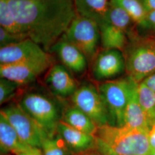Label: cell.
Here are the masks:
<instances>
[{"instance_id": "10", "label": "cell", "mask_w": 155, "mask_h": 155, "mask_svg": "<svg viewBox=\"0 0 155 155\" xmlns=\"http://www.w3.org/2000/svg\"><path fill=\"white\" fill-rule=\"evenodd\" d=\"M92 64V74L98 81L114 79L126 71L125 58L119 50H102L95 56Z\"/></svg>"}, {"instance_id": "5", "label": "cell", "mask_w": 155, "mask_h": 155, "mask_svg": "<svg viewBox=\"0 0 155 155\" xmlns=\"http://www.w3.org/2000/svg\"><path fill=\"white\" fill-rule=\"evenodd\" d=\"M61 38L77 47L92 63L98 54L100 41L99 25L94 20L77 15Z\"/></svg>"}, {"instance_id": "12", "label": "cell", "mask_w": 155, "mask_h": 155, "mask_svg": "<svg viewBox=\"0 0 155 155\" xmlns=\"http://www.w3.org/2000/svg\"><path fill=\"white\" fill-rule=\"evenodd\" d=\"M56 133L61 137L72 155H77L97 150L95 135L84 133L60 121Z\"/></svg>"}, {"instance_id": "18", "label": "cell", "mask_w": 155, "mask_h": 155, "mask_svg": "<svg viewBox=\"0 0 155 155\" xmlns=\"http://www.w3.org/2000/svg\"><path fill=\"white\" fill-rule=\"evenodd\" d=\"M99 27L102 50H117L123 52L129 42L125 32L107 21L101 23Z\"/></svg>"}, {"instance_id": "25", "label": "cell", "mask_w": 155, "mask_h": 155, "mask_svg": "<svg viewBox=\"0 0 155 155\" xmlns=\"http://www.w3.org/2000/svg\"><path fill=\"white\" fill-rule=\"evenodd\" d=\"M21 87L15 83L4 78L0 79V104L2 105L11 100L17 93L18 89Z\"/></svg>"}, {"instance_id": "21", "label": "cell", "mask_w": 155, "mask_h": 155, "mask_svg": "<svg viewBox=\"0 0 155 155\" xmlns=\"http://www.w3.org/2000/svg\"><path fill=\"white\" fill-rule=\"evenodd\" d=\"M111 1L127 12L140 28L145 29L148 12L141 0H111Z\"/></svg>"}, {"instance_id": "9", "label": "cell", "mask_w": 155, "mask_h": 155, "mask_svg": "<svg viewBox=\"0 0 155 155\" xmlns=\"http://www.w3.org/2000/svg\"><path fill=\"white\" fill-rule=\"evenodd\" d=\"M43 61H52V58L29 38L0 48V64Z\"/></svg>"}, {"instance_id": "3", "label": "cell", "mask_w": 155, "mask_h": 155, "mask_svg": "<svg viewBox=\"0 0 155 155\" xmlns=\"http://www.w3.org/2000/svg\"><path fill=\"white\" fill-rule=\"evenodd\" d=\"M128 77L141 83L155 72V38L139 34L129 39L123 52Z\"/></svg>"}, {"instance_id": "34", "label": "cell", "mask_w": 155, "mask_h": 155, "mask_svg": "<svg viewBox=\"0 0 155 155\" xmlns=\"http://www.w3.org/2000/svg\"><path fill=\"white\" fill-rule=\"evenodd\" d=\"M151 119H152V122H155V107L153 110V112H152V114Z\"/></svg>"}, {"instance_id": "7", "label": "cell", "mask_w": 155, "mask_h": 155, "mask_svg": "<svg viewBox=\"0 0 155 155\" xmlns=\"http://www.w3.org/2000/svg\"><path fill=\"white\" fill-rule=\"evenodd\" d=\"M1 113L14 128L22 141L29 146L41 148L48 135L18 104H11L2 108Z\"/></svg>"}, {"instance_id": "2", "label": "cell", "mask_w": 155, "mask_h": 155, "mask_svg": "<svg viewBox=\"0 0 155 155\" xmlns=\"http://www.w3.org/2000/svg\"><path fill=\"white\" fill-rule=\"evenodd\" d=\"M119 155H146L150 152L148 131L106 125L98 127L95 135Z\"/></svg>"}, {"instance_id": "31", "label": "cell", "mask_w": 155, "mask_h": 155, "mask_svg": "<svg viewBox=\"0 0 155 155\" xmlns=\"http://www.w3.org/2000/svg\"><path fill=\"white\" fill-rule=\"evenodd\" d=\"M15 155H42L41 150L38 148H33L32 150L21 152H18Z\"/></svg>"}, {"instance_id": "14", "label": "cell", "mask_w": 155, "mask_h": 155, "mask_svg": "<svg viewBox=\"0 0 155 155\" xmlns=\"http://www.w3.org/2000/svg\"><path fill=\"white\" fill-rule=\"evenodd\" d=\"M50 51L57 54L63 65L70 71L82 74L86 70L88 61L83 53L71 43L61 38Z\"/></svg>"}, {"instance_id": "30", "label": "cell", "mask_w": 155, "mask_h": 155, "mask_svg": "<svg viewBox=\"0 0 155 155\" xmlns=\"http://www.w3.org/2000/svg\"><path fill=\"white\" fill-rule=\"evenodd\" d=\"M147 12L155 11V0H141Z\"/></svg>"}, {"instance_id": "15", "label": "cell", "mask_w": 155, "mask_h": 155, "mask_svg": "<svg viewBox=\"0 0 155 155\" xmlns=\"http://www.w3.org/2000/svg\"><path fill=\"white\" fill-rule=\"evenodd\" d=\"M136 83L131 90L124 114V125L127 127L148 131L151 124L149 117L139 103Z\"/></svg>"}, {"instance_id": "38", "label": "cell", "mask_w": 155, "mask_h": 155, "mask_svg": "<svg viewBox=\"0 0 155 155\" xmlns=\"http://www.w3.org/2000/svg\"></svg>"}, {"instance_id": "11", "label": "cell", "mask_w": 155, "mask_h": 155, "mask_svg": "<svg viewBox=\"0 0 155 155\" xmlns=\"http://www.w3.org/2000/svg\"><path fill=\"white\" fill-rule=\"evenodd\" d=\"M52 61L0 64V76L21 86L35 81L39 75L52 66Z\"/></svg>"}, {"instance_id": "4", "label": "cell", "mask_w": 155, "mask_h": 155, "mask_svg": "<svg viewBox=\"0 0 155 155\" xmlns=\"http://www.w3.org/2000/svg\"><path fill=\"white\" fill-rule=\"evenodd\" d=\"M136 82L127 76L103 82L98 90L105 105L109 125L121 127L124 125V114L131 90Z\"/></svg>"}, {"instance_id": "6", "label": "cell", "mask_w": 155, "mask_h": 155, "mask_svg": "<svg viewBox=\"0 0 155 155\" xmlns=\"http://www.w3.org/2000/svg\"><path fill=\"white\" fill-rule=\"evenodd\" d=\"M18 104L49 137L56 134L58 124L61 120L58 108L52 100L39 93L29 92L24 94Z\"/></svg>"}, {"instance_id": "37", "label": "cell", "mask_w": 155, "mask_h": 155, "mask_svg": "<svg viewBox=\"0 0 155 155\" xmlns=\"http://www.w3.org/2000/svg\"><path fill=\"white\" fill-rule=\"evenodd\" d=\"M3 155H6V154H3Z\"/></svg>"}, {"instance_id": "32", "label": "cell", "mask_w": 155, "mask_h": 155, "mask_svg": "<svg viewBox=\"0 0 155 155\" xmlns=\"http://www.w3.org/2000/svg\"><path fill=\"white\" fill-rule=\"evenodd\" d=\"M141 82L146 84L151 89H153L155 91V72L151 75L149 77L146 78Z\"/></svg>"}, {"instance_id": "16", "label": "cell", "mask_w": 155, "mask_h": 155, "mask_svg": "<svg viewBox=\"0 0 155 155\" xmlns=\"http://www.w3.org/2000/svg\"><path fill=\"white\" fill-rule=\"evenodd\" d=\"M0 147L1 154L27 151L33 148L24 143L5 116L0 113Z\"/></svg>"}, {"instance_id": "36", "label": "cell", "mask_w": 155, "mask_h": 155, "mask_svg": "<svg viewBox=\"0 0 155 155\" xmlns=\"http://www.w3.org/2000/svg\"><path fill=\"white\" fill-rule=\"evenodd\" d=\"M151 29H153V31H155V25H154L152 28H151Z\"/></svg>"}, {"instance_id": "17", "label": "cell", "mask_w": 155, "mask_h": 155, "mask_svg": "<svg viewBox=\"0 0 155 155\" xmlns=\"http://www.w3.org/2000/svg\"><path fill=\"white\" fill-rule=\"evenodd\" d=\"M77 14L91 19L98 25L107 21L111 0H74Z\"/></svg>"}, {"instance_id": "35", "label": "cell", "mask_w": 155, "mask_h": 155, "mask_svg": "<svg viewBox=\"0 0 155 155\" xmlns=\"http://www.w3.org/2000/svg\"><path fill=\"white\" fill-rule=\"evenodd\" d=\"M155 155V153H151V152H150L149 153H148L147 155Z\"/></svg>"}, {"instance_id": "22", "label": "cell", "mask_w": 155, "mask_h": 155, "mask_svg": "<svg viewBox=\"0 0 155 155\" xmlns=\"http://www.w3.org/2000/svg\"><path fill=\"white\" fill-rule=\"evenodd\" d=\"M0 24L1 27L10 33L29 38L22 26L13 16L6 0H0Z\"/></svg>"}, {"instance_id": "29", "label": "cell", "mask_w": 155, "mask_h": 155, "mask_svg": "<svg viewBox=\"0 0 155 155\" xmlns=\"http://www.w3.org/2000/svg\"><path fill=\"white\" fill-rule=\"evenodd\" d=\"M154 25H155V11L148 12L146 17L145 29H150Z\"/></svg>"}, {"instance_id": "33", "label": "cell", "mask_w": 155, "mask_h": 155, "mask_svg": "<svg viewBox=\"0 0 155 155\" xmlns=\"http://www.w3.org/2000/svg\"><path fill=\"white\" fill-rule=\"evenodd\" d=\"M103 155L101 154L97 150H93V151H90L88 152L83 153H81V154H77V155Z\"/></svg>"}, {"instance_id": "20", "label": "cell", "mask_w": 155, "mask_h": 155, "mask_svg": "<svg viewBox=\"0 0 155 155\" xmlns=\"http://www.w3.org/2000/svg\"><path fill=\"white\" fill-rule=\"evenodd\" d=\"M107 21L125 32L129 39L139 34L136 31L137 25L127 12L111 1L107 16Z\"/></svg>"}, {"instance_id": "24", "label": "cell", "mask_w": 155, "mask_h": 155, "mask_svg": "<svg viewBox=\"0 0 155 155\" xmlns=\"http://www.w3.org/2000/svg\"><path fill=\"white\" fill-rule=\"evenodd\" d=\"M137 91L139 103L153 123L151 117L155 107V91L143 82L138 83Z\"/></svg>"}, {"instance_id": "28", "label": "cell", "mask_w": 155, "mask_h": 155, "mask_svg": "<svg viewBox=\"0 0 155 155\" xmlns=\"http://www.w3.org/2000/svg\"><path fill=\"white\" fill-rule=\"evenodd\" d=\"M97 146L96 150L100 152L101 154L103 155H119L114 153L113 151L109 150L105 145L97 137Z\"/></svg>"}, {"instance_id": "19", "label": "cell", "mask_w": 155, "mask_h": 155, "mask_svg": "<svg viewBox=\"0 0 155 155\" xmlns=\"http://www.w3.org/2000/svg\"><path fill=\"white\" fill-rule=\"evenodd\" d=\"M61 121L71 127L91 135H95L98 127L87 115L73 105L63 111Z\"/></svg>"}, {"instance_id": "8", "label": "cell", "mask_w": 155, "mask_h": 155, "mask_svg": "<svg viewBox=\"0 0 155 155\" xmlns=\"http://www.w3.org/2000/svg\"><path fill=\"white\" fill-rule=\"evenodd\" d=\"M71 97L72 105L87 115L98 127L109 125L105 105L98 89L93 84L83 83Z\"/></svg>"}, {"instance_id": "27", "label": "cell", "mask_w": 155, "mask_h": 155, "mask_svg": "<svg viewBox=\"0 0 155 155\" xmlns=\"http://www.w3.org/2000/svg\"><path fill=\"white\" fill-rule=\"evenodd\" d=\"M148 140L150 152L155 153V122H153L148 131Z\"/></svg>"}, {"instance_id": "26", "label": "cell", "mask_w": 155, "mask_h": 155, "mask_svg": "<svg viewBox=\"0 0 155 155\" xmlns=\"http://www.w3.org/2000/svg\"><path fill=\"white\" fill-rule=\"evenodd\" d=\"M25 38L22 36H18L10 33L6 31L4 28H0V47H4L8 45L18 43L24 39Z\"/></svg>"}, {"instance_id": "23", "label": "cell", "mask_w": 155, "mask_h": 155, "mask_svg": "<svg viewBox=\"0 0 155 155\" xmlns=\"http://www.w3.org/2000/svg\"><path fill=\"white\" fill-rule=\"evenodd\" d=\"M41 150L42 155H71L61 136L56 133L43 141Z\"/></svg>"}, {"instance_id": "13", "label": "cell", "mask_w": 155, "mask_h": 155, "mask_svg": "<svg viewBox=\"0 0 155 155\" xmlns=\"http://www.w3.org/2000/svg\"><path fill=\"white\" fill-rule=\"evenodd\" d=\"M45 83L53 94L61 98L71 97L78 88L70 70L62 64L50 67L45 77Z\"/></svg>"}, {"instance_id": "1", "label": "cell", "mask_w": 155, "mask_h": 155, "mask_svg": "<svg viewBox=\"0 0 155 155\" xmlns=\"http://www.w3.org/2000/svg\"><path fill=\"white\" fill-rule=\"evenodd\" d=\"M29 39L50 51L77 14L74 0H6Z\"/></svg>"}]
</instances>
